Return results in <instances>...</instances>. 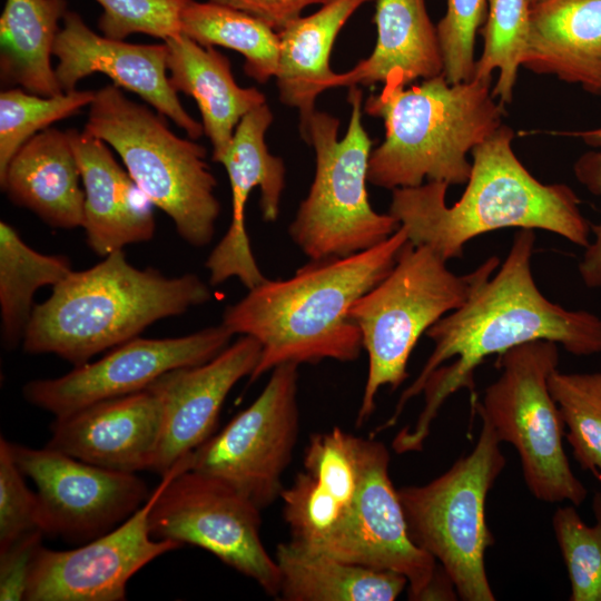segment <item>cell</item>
I'll return each instance as SVG.
<instances>
[{
    "instance_id": "obj_1",
    "label": "cell",
    "mask_w": 601,
    "mask_h": 601,
    "mask_svg": "<svg viewBox=\"0 0 601 601\" xmlns=\"http://www.w3.org/2000/svg\"><path fill=\"white\" fill-rule=\"evenodd\" d=\"M535 233L519 229L496 272L462 306L433 324L425 335L434 347L418 376L403 391L392 416L375 432L392 427L405 405L424 394V406L413 426L392 442L397 454L422 451L431 424L454 393L466 388L472 405L475 370L487 356L533 341H550L575 356L601 353V317L566 309L539 289L531 268Z\"/></svg>"
},
{
    "instance_id": "obj_2",
    "label": "cell",
    "mask_w": 601,
    "mask_h": 601,
    "mask_svg": "<svg viewBox=\"0 0 601 601\" xmlns=\"http://www.w3.org/2000/svg\"><path fill=\"white\" fill-rule=\"evenodd\" d=\"M408 237L403 227L383 243L345 257L311 259L287 279H266L227 306L221 324L262 346L249 383L285 363L352 362L363 348L348 311L394 267Z\"/></svg>"
},
{
    "instance_id": "obj_3",
    "label": "cell",
    "mask_w": 601,
    "mask_h": 601,
    "mask_svg": "<svg viewBox=\"0 0 601 601\" xmlns=\"http://www.w3.org/2000/svg\"><path fill=\"white\" fill-rule=\"evenodd\" d=\"M513 130L502 125L475 146L461 198L446 204L449 185L427 181L392 190L388 208L415 246H427L444 260L461 258L471 239L503 228L543 229L588 247L591 224L580 199L565 184L539 181L512 148Z\"/></svg>"
},
{
    "instance_id": "obj_4",
    "label": "cell",
    "mask_w": 601,
    "mask_h": 601,
    "mask_svg": "<svg viewBox=\"0 0 601 601\" xmlns=\"http://www.w3.org/2000/svg\"><path fill=\"white\" fill-rule=\"evenodd\" d=\"M491 82L450 83L440 75L405 88L400 75H391L363 106L385 126L383 142L370 156L368 183L392 190L424 180L466 184L467 154L503 125L504 104L493 97Z\"/></svg>"
},
{
    "instance_id": "obj_5",
    "label": "cell",
    "mask_w": 601,
    "mask_h": 601,
    "mask_svg": "<svg viewBox=\"0 0 601 601\" xmlns=\"http://www.w3.org/2000/svg\"><path fill=\"white\" fill-rule=\"evenodd\" d=\"M211 298L197 275L166 277L155 268L139 269L119 249L53 286L51 296L35 306L21 343L29 354H55L79 366Z\"/></svg>"
},
{
    "instance_id": "obj_6",
    "label": "cell",
    "mask_w": 601,
    "mask_h": 601,
    "mask_svg": "<svg viewBox=\"0 0 601 601\" xmlns=\"http://www.w3.org/2000/svg\"><path fill=\"white\" fill-rule=\"evenodd\" d=\"M427 246H403L392 270L348 311L367 353V377L356 424L375 410L378 390L400 387L420 337L446 314L462 306L500 267L491 256L474 270L457 275Z\"/></svg>"
},
{
    "instance_id": "obj_7",
    "label": "cell",
    "mask_w": 601,
    "mask_h": 601,
    "mask_svg": "<svg viewBox=\"0 0 601 601\" xmlns=\"http://www.w3.org/2000/svg\"><path fill=\"white\" fill-rule=\"evenodd\" d=\"M164 117L112 83L96 91L83 130L120 156L139 189L168 215L185 242L204 247L214 237L221 210L217 180L205 147L178 137Z\"/></svg>"
},
{
    "instance_id": "obj_8",
    "label": "cell",
    "mask_w": 601,
    "mask_h": 601,
    "mask_svg": "<svg viewBox=\"0 0 601 601\" xmlns=\"http://www.w3.org/2000/svg\"><path fill=\"white\" fill-rule=\"evenodd\" d=\"M351 117L338 139L339 120L315 110L299 127L314 148L315 175L309 191L288 227L292 240L309 259L345 257L370 249L398 228L391 214H380L368 200L366 183L372 152L363 122V93L349 87Z\"/></svg>"
},
{
    "instance_id": "obj_9",
    "label": "cell",
    "mask_w": 601,
    "mask_h": 601,
    "mask_svg": "<svg viewBox=\"0 0 601 601\" xmlns=\"http://www.w3.org/2000/svg\"><path fill=\"white\" fill-rule=\"evenodd\" d=\"M506 465L492 425L482 418L473 450L424 485L397 490L410 538L431 554L463 601H494L484 554L494 542L486 496Z\"/></svg>"
},
{
    "instance_id": "obj_10",
    "label": "cell",
    "mask_w": 601,
    "mask_h": 601,
    "mask_svg": "<svg viewBox=\"0 0 601 601\" xmlns=\"http://www.w3.org/2000/svg\"><path fill=\"white\" fill-rule=\"evenodd\" d=\"M558 344L533 341L497 355L499 377L472 408L521 461L524 482L540 501L581 505L588 490L573 473L563 447L565 426L548 380L559 365Z\"/></svg>"
},
{
    "instance_id": "obj_11",
    "label": "cell",
    "mask_w": 601,
    "mask_h": 601,
    "mask_svg": "<svg viewBox=\"0 0 601 601\" xmlns=\"http://www.w3.org/2000/svg\"><path fill=\"white\" fill-rule=\"evenodd\" d=\"M298 366L273 368L257 398L189 454V470L223 481L259 510L280 497L299 432Z\"/></svg>"
},
{
    "instance_id": "obj_12",
    "label": "cell",
    "mask_w": 601,
    "mask_h": 601,
    "mask_svg": "<svg viewBox=\"0 0 601 601\" xmlns=\"http://www.w3.org/2000/svg\"><path fill=\"white\" fill-rule=\"evenodd\" d=\"M148 524L154 539L199 546L278 597L279 570L260 539V510L223 481L195 470L178 473L151 506Z\"/></svg>"
},
{
    "instance_id": "obj_13",
    "label": "cell",
    "mask_w": 601,
    "mask_h": 601,
    "mask_svg": "<svg viewBox=\"0 0 601 601\" xmlns=\"http://www.w3.org/2000/svg\"><path fill=\"white\" fill-rule=\"evenodd\" d=\"M9 443L17 465L37 486L45 535L83 544L125 522L151 494L136 473L100 467L47 445Z\"/></svg>"
},
{
    "instance_id": "obj_14",
    "label": "cell",
    "mask_w": 601,
    "mask_h": 601,
    "mask_svg": "<svg viewBox=\"0 0 601 601\" xmlns=\"http://www.w3.org/2000/svg\"><path fill=\"white\" fill-rule=\"evenodd\" d=\"M189 470L184 457L161 475L150 496L114 530L73 550L40 546L32 563L27 601H122L130 578L154 559L180 549L171 540L154 539L148 516L160 492L178 473Z\"/></svg>"
},
{
    "instance_id": "obj_15",
    "label": "cell",
    "mask_w": 601,
    "mask_h": 601,
    "mask_svg": "<svg viewBox=\"0 0 601 601\" xmlns=\"http://www.w3.org/2000/svg\"><path fill=\"white\" fill-rule=\"evenodd\" d=\"M231 336L220 324L179 337H135L60 377L28 382L22 395L55 417L66 416L91 404L142 391L171 370L206 363L229 345Z\"/></svg>"
},
{
    "instance_id": "obj_16",
    "label": "cell",
    "mask_w": 601,
    "mask_h": 601,
    "mask_svg": "<svg viewBox=\"0 0 601 601\" xmlns=\"http://www.w3.org/2000/svg\"><path fill=\"white\" fill-rule=\"evenodd\" d=\"M359 482L358 436L338 426L312 434L303 470L280 493L290 540L348 562Z\"/></svg>"
},
{
    "instance_id": "obj_17",
    "label": "cell",
    "mask_w": 601,
    "mask_h": 601,
    "mask_svg": "<svg viewBox=\"0 0 601 601\" xmlns=\"http://www.w3.org/2000/svg\"><path fill=\"white\" fill-rule=\"evenodd\" d=\"M361 482L348 562L388 570L407 579L410 600H456L455 588L436 560L410 538L403 506L390 477L383 442L358 436Z\"/></svg>"
},
{
    "instance_id": "obj_18",
    "label": "cell",
    "mask_w": 601,
    "mask_h": 601,
    "mask_svg": "<svg viewBox=\"0 0 601 601\" xmlns=\"http://www.w3.org/2000/svg\"><path fill=\"white\" fill-rule=\"evenodd\" d=\"M52 52L59 60L55 71L65 92L75 90L82 78L100 72L115 86L138 95L190 139L203 136V124L186 111L169 82L165 42L136 45L110 39L91 30L78 12L68 10Z\"/></svg>"
},
{
    "instance_id": "obj_19",
    "label": "cell",
    "mask_w": 601,
    "mask_h": 601,
    "mask_svg": "<svg viewBox=\"0 0 601 601\" xmlns=\"http://www.w3.org/2000/svg\"><path fill=\"white\" fill-rule=\"evenodd\" d=\"M260 352L257 339L240 335L210 361L171 370L148 386L159 397L162 411L151 472L164 475L214 434L227 395L243 377L252 375Z\"/></svg>"
},
{
    "instance_id": "obj_20",
    "label": "cell",
    "mask_w": 601,
    "mask_h": 601,
    "mask_svg": "<svg viewBox=\"0 0 601 601\" xmlns=\"http://www.w3.org/2000/svg\"><path fill=\"white\" fill-rule=\"evenodd\" d=\"M274 116L267 104L246 114L237 125L233 139L219 159L231 189V221L223 238L210 252L205 267L213 286L237 277L247 289L267 278L260 272L250 248L245 224V209L250 191L260 189V210L265 221H275L285 187V165L268 151L265 134Z\"/></svg>"
},
{
    "instance_id": "obj_21",
    "label": "cell",
    "mask_w": 601,
    "mask_h": 601,
    "mask_svg": "<svg viewBox=\"0 0 601 601\" xmlns=\"http://www.w3.org/2000/svg\"><path fill=\"white\" fill-rule=\"evenodd\" d=\"M161 426L160 400L147 387L56 417L47 446L108 470L150 471Z\"/></svg>"
},
{
    "instance_id": "obj_22",
    "label": "cell",
    "mask_w": 601,
    "mask_h": 601,
    "mask_svg": "<svg viewBox=\"0 0 601 601\" xmlns=\"http://www.w3.org/2000/svg\"><path fill=\"white\" fill-rule=\"evenodd\" d=\"M85 191L86 240L106 257L126 245L150 240L156 230L152 204L127 169L115 159L109 145L82 130H67Z\"/></svg>"
},
{
    "instance_id": "obj_23",
    "label": "cell",
    "mask_w": 601,
    "mask_h": 601,
    "mask_svg": "<svg viewBox=\"0 0 601 601\" xmlns=\"http://www.w3.org/2000/svg\"><path fill=\"white\" fill-rule=\"evenodd\" d=\"M522 66L601 95V0H534Z\"/></svg>"
},
{
    "instance_id": "obj_24",
    "label": "cell",
    "mask_w": 601,
    "mask_h": 601,
    "mask_svg": "<svg viewBox=\"0 0 601 601\" xmlns=\"http://www.w3.org/2000/svg\"><path fill=\"white\" fill-rule=\"evenodd\" d=\"M68 132L47 128L16 152L0 185L9 199L55 228L82 227L85 191Z\"/></svg>"
},
{
    "instance_id": "obj_25",
    "label": "cell",
    "mask_w": 601,
    "mask_h": 601,
    "mask_svg": "<svg viewBox=\"0 0 601 601\" xmlns=\"http://www.w3.org/2000/svg\"><path fill=\"white\" fill-rule=\"evenodd\" d=\"M164 42L169 82L177 92L195 99L213 147L211 159L218 162L242 118L266 104V97L257 88L238 86L229 60L214 47H204L184 33Z\"/></svg>"
},
{
    "instance_id": "obj_26",
    "label": "cell",
    "mask_w": 601,
    "mask_h": 601,
    "mask_svg": "<svg viewBox=\"0 0 601 601\" xmlns=\"http://www.w3.org/2000/svg\"><path fill=\"white\" fill-rule=\"evenodd\" d=\"M373 21L377 30L374 50L351 70L337 73L332 88L371 86L393 73L405 85L443 75L437 29L425 0H376Z\"/></svg>"
},
{
    "instance_id": "obj_27",
    "label": "cell",
    "mask_w": 601,
    "mask_h": 601,
    "mask_svg": "<svg viewBox=\"0 0 601 601\" xmlns=\"http://www.w3.org/2000/svg\"><path fill=\"white\" fill-rule=\"evenodd\" d=\"M371 0H329L307 17L278 31L279 59L275 75L282 104L297 108L302 127L314 114L315 100L336 77L329 67L335 39L349 17Z\"/></svg>"
},
{
    "instance_id": "obj_28",
    "label": "cell",
    "mask_w": 601,
    "mask_h": 601,
    "mask_svg": "<svg viewBox=\"0 0 601 601\" xmlns=\"http://www.w3.org/2000/svg\"><path fill=\"white\" fill-rule=\"evenodd\" d=\"M285 601H394L407 588L397 572L377 570L312 551L294 541L276 548Z\"/></svg>"
},
{
    "instance_id": "obj_29",
    "label": "cell",
    "mask_w": 601,
    "mask_h": 601,
    "mask_svg": "<svg viewBox=\"0 0 601 601\" xmlns=\"http://www.w3.org/2000/svg\"><path fill=\"white\" fill-rule=\"evenodd\" d=\"M67 0H6L0 17V79L43 97L65 92L51 66Z\"/></svg>"
},
{
    "instance_id": "obj_30",
    "label": "cell",
    "mask_w": 601,
    "mask_h": 601,
    "mask_svg": "<svg viewBox=\"0 0 601 601\" xmlns=\"http://www.w3.org/2000/svg\"><path fill=\"white\" fill-rule=\"evenodd\" d=\"M71 272L67 256L39 253L11 225L0 223L1 338L6 348L22 342L36 306V292L56 286Z\"/></svg>"
},
{
    "instance_id": "obj_31",
    "label": "cell",
    "mask_w": 601,
    "mask_h": 601,
    "mask_svg": "<svg viewBox=\"0 0 601 601\" xmlns=\"http://www.w3.org/2000/svg\"><path fill=\"white\" fill-rule=\"evenodd\" d=\"M180 31L204 47L220 46L239 52L245 59L244 72L259 83L276 75L278 32L248 13L211 1L185 0Z\"/></svg>"
},
{
    "instance_id": "obj_32",
    "label": "cell",
    "mask_w": 601,
    "mask_h": 601,
    "mask_svg": "<svg viewBox=\"0 0 601 601\" xmlns=\"http://www.w3.org/2000/svg\"><path fill=\"white\" fill-rule=\"evenodd\" d=\"M548 385L574 460L601 484V372L563 373L556 368Z\"/></svg>"
},
{
    "instance_id": "obj_33",
    "label": "cell",
    "mask_w": 601,
    "mask_h": 601,
    "mask_svg": "<svg viewBox=\"0 0 601 601\" xmlns=\"http://www.w3.org/2000/svg\"><path fill=\"white\" fill-rule=\"evenodd\" d=\"M482 29L483 51L475 62L473 78L492 79L499 71L492 95L510 104L526 49L530 28V0H489Z\"/></svg>"
},
{
    "instance_id": "obj_34",
    "label": "cell",
    "mask_w": 601,
    "mask_h": 601,
    "mask_svg": "<svg viewBox=\"0 0 601 601\" xmlns=\"http://www.w3.org/2000/svg\"><path fill=\"white\" fill-rule=\"evenodd\" d=\"M96 91L72 90L43 97L20 88L0 93V176L30 138L63 118L90 106Z\"/></svg>"
},
{
    "instance_id": "obj_35",
    "label": "cell",
    "mask_w": 601,
    "mask_h": 601,
    "mask_svg": "<svg viewBox=\"0 0 601 601\" xmlns=\"http://www.w3.org/2000/svg\"><path fill=\"white\" fill-rule=\"evenodd\" d=\"M593 524L573 504L555 510L552 528L570 581V601H601V491L592 497Z\"/></svg>"
},
{
    "instance_id": "obj_36",
    "label": "cell",
    "mask_w": 601,
    "mask_h": 601,
    "mask_svg": "<svg viewBox=\"0 0 601 601\" xmlns=\"http://www.w3.org/2000/svg\"><path fill=\"white\" fill-rule=\"evenodd\" d=\"M102 9L98 28L102 36L125 40L134 33L162 39L178 36L185 0H95Z\"/></svg>"
},
{
    "instance_id": "obj_37",
    "label": "cell",
    "mask_w": 601,
    "mask_h": 601,
    "mask_svg": "<svg viewBox=\"0 0 601 601\" xmlns=\"http://www.w3.org/2000/svg\"><path fill=\"white\" fill-rule=\"evenodd\" d=\"M489 0H446L436 29L443 56V75L450 83L467 81L475 70V36L485 21Z\"/></svg>"
},
{
    "instance_id": "obj_38",
    "label": "cell",
    "mask_w": 601,
    "mask_h": 601,
    "mask_svg": "<svg viewBox=\"0 0 601 601\" xmlns=\"http://www.w3.org/2000/svg\"><path fill=\"white\" fill-rule=\"evenodd\" d=\"M10 443L0 439V551L22 534L39 529L37 493L26 484ZM40 530V529H39Z\"/></svg>"
},
{
    "instance_id": "obj_39",
    "label": "cell",
    "mask_w": 601,
    "mask_h": 601,
    "mask_svg": "<svg viewBox=\"0 0 601 601\" xmlns=\"http://www.w3.org/2000/svg\"><path fill=\"white\" fill-rule=\"evenodd\" d=\"M583 140L587 145L599 148L584 154L574 165L577 179L593 195L601 197V127L589 130L563 132ZM593 240L585 247L578 269L584 285L601 289V220L591 225Z\"/></svg>"
},
{
    "instance_id": "obj_40",
    "label": "cell",
    "mask_w": 601,
    "mask_h": 601,
    "mask_svg": "<svg viewBox=\"0 0 601 601\" xmlns=\"http://www.w3.org/2000/svg\"><path fill=\"white\" fill-rule=\"evenodd\" d=\"M45 533L37 529L22 534L0 551V600H26L33 560Z\"/></svg>"
},
{
    "instance_id": "obj_41",
    "label": "cell",
    "mask_w": 601,
    "mask_h": 601,
    "mask_svg": "<svg viewBox=\"0 0 601 601\" xmlns=\"http://www.w3.org/2000/svg\"><path fill=\"white\" fill-rule=\"evenodd\" d=\"M248 13L280 31L300 17L312 4H324L329 0H208Z\"/></svg>"
},
{
    "instance_id": "obj_42",
    "label": "cell",
    "mask_w": 601,
    "mask_h": 601,
    "mask_svg": "<svg viewBox=\"0 0 601 601\" xmlns=\"http://www.w3.org/2000/svg\"><path fill=\"white\" fill-rule=\"evenodd\" d=\"M534 0H530V2H533Z\"/></svg>"
}]
</instances>
